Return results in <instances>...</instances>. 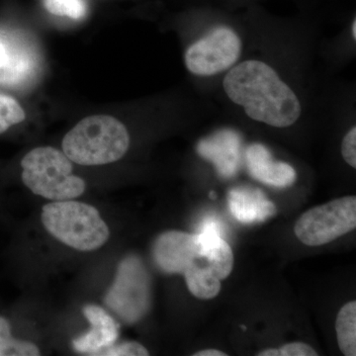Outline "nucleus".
Listing matches in <instances>:
<instances>
[{"mask_svg":"<svg viewBox=\"0 0 356 356\" xmlns=\"http://www.w3.org/2000/svg\"><path fill=\"white\" fill-rule=\"evenodd\" d=\"M222 89L243 115L266 127L291 128L305 113L295 88L280 70L262 58H242L222 74Z\"/></svg>","mask_w":356,"mask_h":356,"instance_id":"nucleus-1","label":"nucleus"},{"mask_svg":"<svg viewBox=\"0 0 356 356\" xmlns=\"http://www.w3.org/2000/svg\"><path fill=\"white\" fill-rule=\"evenodd\" d=\"M63 152L76 165L98 166L120 161L130 147V134L109 115L86 117L65 136Z\"/></svg>","mask_w":356,"mask_h":356,"instance_id":"nucleus-2","label":"nucleus"},{"mask_svg":"<svg viewBox=\"0 0 356 356\" xmlns=\"http://www.w3.org/2000/svg\"><path fill=\"white\" fill-rule=\"evenodd\" d=\"M41 221L54 238L79 252H95L108 242L110 229L99 211L76 199L51 201L42 208Z\"/></svg>","mask_w":356,"mask_h":356,"instance_id":"nucleus-3","label":"nucleus"},{"mask_svg":"<svg viewBox=\"0 0 356 356\" xmlns=\"http://www.w3.org/2000/svg\"><path fill=\"white\" fill-rule=\"evenodd\" d=\"M21 168L23 184L46 200H72L86 191V181L74 175L72 161L55 147H35L23 156Z\"/></svg>","mask_w":356,"mask_h":356,"instance_id":"nucleus-4","label":"nucleus"},{"mask_svg":"<svg viewBox=\"0 0 356 356\" xmlns=\"http://www.w3.org/2000/svg\"><path fill=\"white\" fill-rule=\"evenodd\" d=\"M243 41L231 26L218 25L188 44L184 60L192 76L210 79L222 76L243 58Z\"/></svg>","mask_w":356,"mask_h":356,"instance_id":"nucleus-5","label":"nucleus"},{"mask_svg":"<svg viewBox=\"0 0 356 356\" xmlns=\"http://www.w3.org/2000/svg\"><path fill=\"white\" fill-rule=\"evenodd\" d=\"M151 301V277L144 262L135 255L125 257L105 295V304L124 323L134 324L145 317Z\"/></svg>","mask_w":356,"mask_h":356,"instance_id":"nucleus-6","label":"nucleus"},{"mask_svg":"<svg viewBox=\"0 0 356 356\" xmlns=\"http://www.w3.org/2000/svg\"><path fill=\"white\" fill-rule=\"evenodd\" d=\"M356 228V197L344 196L306 211L295 225V235L308 247H320Z\"/></svg>","mask_w":356,"mask_h":356,"instance_id":"nucleus-7","label":"nucleus"},{"mask_svg":"<svg viewBox=\"0 0 356 356\" xmlns=\"http://www.w3.org/2000/svg\"><path fill=\"white\" fill-rule=\"evenodd\" d=\"M153 257L163 273L184 274L201 259L197 236L177 229L166 231L154 241Z\"/></svg>","mask_w":356,"mask_h":356,"instance_id":"nucleus-8","label":"nucleus"},{"mask_svg":"<svg viewBox=\"0 0 356 356\" xmlns=\"http://www.w3.org/2000/svg\"><path fill=\"white\" fill-rule=\"evenodd\" d=\"M83 315L90 325V330L72 341L74 350L86 355H97L100 351L116 343L119 325L102 307L86 305Z\"/></svg>","mask_w":356,"mask_h":356,"instance_id":"nucleus-9","label":"nucleus"},{"mask_svg":"<svg viewBox=\"0 0 356 356\" xmlns=\"http://www.w3.org/2000/svg\"><path fill=\"white\" fill-rule=\"evenodd\" d=\"M247 165L250 175L269 186L284 188L296 181L297 173L289 163L274 159L264 145L252 144L248 147Z\"/></svg>","mask_w":356,"mask_h":356,"instance_id":"nucleus-10","label":"nucleus"},{"mask_svg":"<svg viewBox=\"0 0 356 356\" xmlns=\"http://www.w3.org/2000/svg\"><path fill=\"white\" fill-rule=\"evenodd\" d=\"M229 206L236 219L245 224L264 221L276 213L275 205L257 189L232 191L229 194Z\"/></svg>","mask_w":356,"mask_h":356,"instance_id":"nucleus-11","label":"nucleus"},{"mask_svg":"<svg viewBox=\"0 0 356 356\" xmlns=\"http://www.w3.org/2000/svg\"><path fill=\"white\" fill-rule=\"evenodd\" d=\"M189 291L196 298L210 300L221 291V280L209 266L202 267L193 264L184 273Z\"/></svg>","mask_w":356,"mask_h":356,"instance_id":"nucleus-12","label":"nucleus"},{"mask_svg":"<svg viewBox=\"0 0 356 356\" xmlns=\"http://www.w3.org/2000/svg\"><path fill=\"white\" fill-rule=\"evenodd\" d=\"M337 343L346 356L356 355V302L341 307L336 321Z\"/></svg>","mask_w":356,"mask_h":356,"instance_id":"nucleus-13","label":"nucleus"},{"mask_svg":"<svg viewBox=\"0 0 356 356\" xmlns=\"http://www.w3.org/2000/svg\"><path fill=\"white\" fill-rule=\"evenodd\" d=\"M41 350L34 343L14 337L10 321L0 315V356H39Z\"/></svg>","mask_w":356,"mask_h":356,"instance_id":"nucleus-14","label":"nucleus"},{"mask_svg":"<svg viewBox=\"0 0 356 356\" xmlns=\"http://www.w3.org/2000/svg\"><path fill=\"white\" fill-rule=\"evenodd\" d=\"M201 257L208 261V266L220 280H226L233 270V250L229 243L222 240V236L205 248Z\"/></svg>","mask_w":356,"mask_h":356,"instance_id":"nucleus-15","label":"nucleus"},{"mask_svg":"<svg viewBox=\"0 0 356 356\" xmlns=\"http://www.w3.org/2000/svg\"><path fill=\"white\" fill-rule=\"evenodd\" d=\"M25 118L26 112L20 103L13 96L0 93V135L22 123Z\"/></svg>","mask_w":356,"mask_h":356,"instance_id":"nucleus-16","label":"nucleus"},{"mask_svg":"<svg viewBox=\"0 0 356 356\" xmlns=\"http://www.w3.org/2000/svg\"><path fill=\"white\" fill-rule=\"evenodd\" d=\"M44 8L53 15L79 20L88 13L83 0H43Z\"/></svg>","mask_w":356,"mask_h":356,"instance_id":"nucleus-17","label":"nucleus"},{"mask_svg":"<svg viewBox=\"0 0 356 356\" xmlns=\"http://www.w3.org/2000/svg\"><path fill=\"white\" fill-rule=\"evenodd\" d=\"M259 356H317L318 353L309 344L290 343L280 348H267L257 353Z\"/></svg>","mask_w":356,"mask_h":356,"instance_id":"nucleus-18","label":"nucleus"},{"mask_svg":"<svg viewBox=\"0 0 356 356\" xmlns=\"http://www.w3.org/2000/svg\"><path fill=\"white\" fill-rule=\"evenodd\" d=\"M149 350L137 341H126L119 344H112L109 348L100 351L97 355L103 356H146Z\"/></svg>","mask_w":356,"mask_h":356,"instance_id":"nucleus-19","label":"nucleus"},{"mask_svg":"<svg viewBox=\"0 0 356 356\" xmlns=\"http://www.w3.org/2000/svg\"><path fill=\"white\" fill-rule=\"evenodd\" d=\"M341 156L350 168H356V127L351 126L341 140Z\"/></svg>","mask_w":356,"mask_h":356,"instance_id":"nucleus-20","label":"nucleus"},{"mask_svg":"<svg viewBox=\"0 0 356 356\" xmlns=\"http://www.w3.org/2000/svg\"><path fill=\"white\" fill-rule=\"evenodd\" d=\"M194 356H227V353H222L221 350H203L194 353Z\"/></svg>","mask_w":356,"mask_h":356,"instance_id":"nucleus-21","label":"nucleus"},{"mask_svg":"<svg viewBox=\"0 0 356 356\" xmlns=\"http://www.w3.org/2000/svg\"><path fill=\"white\" fill-rule=\"evenodd\" d=\"M8 62V56H7V51L6 47L0 42V67H4Z\"/></svg>","mask_w":356,"mask_h":356,"instance_id":"nucleus-22","label":"nucleus"},{"mask_svg":"<svg viewBox=\"0 0 356 356\" xmlns=\"http://www.w3.org/2000/svg\"><path fill=\"white\" fill-rule=\"evenodd\" d=\"M350 37L351 40H353V42L356 41V18H353V20L351 21L350 24Z\"/></svg>","mask_w":356,"mask_h":356,"instance_id":"nucleus-23","label":"nucleus"}]
</instances>
